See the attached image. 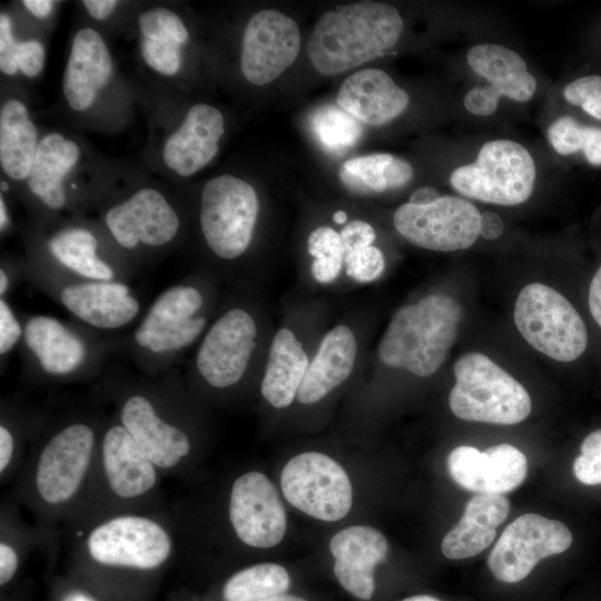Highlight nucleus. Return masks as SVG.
Segmentation results:
<instances>
[{
  "label": "nucleus",
  "instance_id": "obj_2",
  "mask_svg": "<svg viewBox=\"0 0 601 601\" xmlns=\"http://www.w3.org/2000/svg\"><path fill=\"white\" fill-rule=\"evenodd\" d=\"M461 318L460 303L442 294L401 307L378 343L380 361L416 376H431L453 346Z\"/></svg>",
  "mask_w": 601,
  "mask_h": 601
},
{
  "label": "nucleus",
  "instance_id": "obj_36",
  "mask_svg": "<svg viewBox=\"0 0 601 601\" xmlns=\"http://www.w3.org/2000/svg\"><path fill=\"white\" fill-rule=\"evenodd\" d=\"M313 128L321 142L332 150L352 147L362 135L357 120L333 106L323 107L315 114Z\"/></svg>",
  "mask_w": 601,
  "mask_h": 601
},
{
  "label": "nucleus",
  "instance_id": "obj_38",
  "mask_svg": "<svg viewBox=\"0 0 601 601\" xmlns=\"http://www.w3.org/2000/svg\"><path fill=\"white\" fill-rule=\"evenodd\" d=\"M574 460L573 472L578 481L588 485L601 484V430L588 434Z\"/></svg>",
  "mask_w": 601,
  "mask_h": 601
},
{
  "label": "nucleus",
  "instance_id": "obj_37",
  "mask_svg": "<svg viewBox=\"0 0 601 601\" xmlns=\"http://www.w3.org/2000/svg\"><path fill=\"white\" fill-rule=\"evenodd\" d=\"M138 22L145 39L168 41L180 47L188 41L189 35L183 20L168 9L145 11Z\"/></svg>",
  "mask_w": 601,
  "mask_h": 601
},
{
  "label": "nucleus",
  "instance_id": "obj_62",
  "mask_svg": "<svg viewBox=\"0 0 601 601\" xmlns=\"http://www.w3.org/2000/svg\"><path fill=\"white\" fill-rule=\"evenodd\" d=\"M402 601H441L435 597L427 595V594H420V595H412L408 597Z\"/></svg>",
  "mask_w": 601,
  "mask_h": 601
},
{
  "label": "nucleus",
  "instance_id": "obj_10",
  "mask_svg": "<svg viewBox=\"0 0 601 601\" xmlns=\"http://www.w3.org/2000/svg\"><path fill=\"white\" fill-rule=\"evenodd\" d=\"M571 543L572 533L565 524L526 513L504 529L487 565L497 580L515 583L525 579L540 560L564 552Z\"/></svg>",
  "mask_w": 601,
  "mask_h": 601
},
{
  "label": "nucleus",
  "instance_id": "obj_4",
  "mask_svg": "<svg viewBox=\"0 0 601 601\" xmlns=\"http://www.w3.org/2000/svg\"><path fill=\"white\" fill-rule=\"evenodd\" d=\"M514 322L531 346L555 361H574L587 349L582 317L562 294L544 284L532 283L520 292Z\"/></svg>",
  "mask_w": 601,
  "mask_h": 601
},
{
  "label": "nucleus",
  "instance_id": "obj_57",
  "mask_svg": "<svg viewBox=\"0 0 601 601\" xmlns=\"http://www.w3.org/2000/svg\"><path fill=\"white\" fill-rule=\"evenodd\" d=\"M581 108L588 115L601 120V96L585 102Z\"/></svg>",
  "mask_w": 601,
  "mask_h": 601
},
{
  "label": "nucleus",
  "instance_id": "obj_64",
  "mask_svg": "<svg viewBox=\"0 0 601 601\" xmlns=\"http://www.w3.org/2000/svg\"><path fill=\"white\" fill-rule=\"evenodd\" d=\"M8 189V185L6 181H1V191H6Z\"/></svg>",
  "mask_w": 601,
  "mask_h": 601
},
{
  "label": "nucleus",
  "instance_id": "obj_16",
  "mask_svg": "<svg viewBox=\"0 0 601 601\" xmlns=\"http://www.w3.org/2000/svg\"><path fill=\"white\" fill-rule=\"evenodd\" d=\"M452 479L477 494H504L522 484L528 472L525 455L511 444L493 445L485 451L462 445L447 457Z\"/></svg>",
  "mask_w": 601,
  "mask_h": 601
},
{
  "label": "nucleus",
  "instance_id": "obj_25",
  "mask_svg": "<svg viewBox=\"0 0 601 601\" xmlns=\"http://www.w3.org/2000/svg\"><path fill=\"white\" fill-rule=\"evenodd\" d=\"M510 511L502 494H476L469 500L459 523L444 536L441 550L451 560L472 558L495 539L496 528Z\"/></svg>",
  "mask_w": 601,
  "mask_h": 601
},
{
  "label": "nucleus",
  "instance_id": "obj_6",
  "mask_svg": "<svg viewBox=\"0 0 601 601\" xmlns=\"http://www.w3.org/2000/svg\"><path fill=\"white\" fill-rule=\"evenodd\" d=\"M258 211L249 183L233 175L209 179L200 196L199 221L211 252L227 260L242 256L252 242Z\"/></svg>",
  "mask_w": 601,
  "mask_h": 601
},
{
  "label": "nucleus",
  "instance_id": "obj_29",
  "mask_svg": "<svg viewBox=\"0 0 601 601\" xmlns=\"http://www.w3.org/2000/svg\"><path fill=\"white\" fill-rule=\"evenodd\" d=\"M79 147L59 134H49L38 144L28 186L32 194L52 209L66 203L63 179L79 159Z\"/></svg>",
  "mask_w": 601,
  "mask_h": 601
},
{
  "label": "nucleus",
  "instance_id": "obj_47",
  "mask_svg": "<svg viewBox=\"0 0 601 601\" xmlns=\"http://www.w3.org/2000/svg\"><path fill=\"white\" fill-rule=\"evenodd\" d=\"M46 52L42 45L37 40L19 42L17 51V65L28 77L37 76L45 62Z\"/></svg>",
  "mask_w": 601,
  "mask_h": 601
},
{
  "label": "nucleus",
  "instance_id": "obj_9",
  "mask_svg": "<svg viewBox=\"0 0 601 601\" xmlns=\"http://www.w3.org/2000/svg\"><path fill=\"white\" fill-rule=\"evenodd\" d=\"M87 550L99 564L151 570L167 561L173 540L155 520L122 515L96 526L88 535Z\"/></svg>",
  "mask_w": 601,
  "mask_h": 601
},
{
  "label": "nucleus",
  "instance_id": "obj_23",
  "mask_svg": "<svg viewBox=\"0 0 601 601\" xmlns=\"http://www.w3.org/2000/svg\"><path fill=\"white\" fill-rule=\"evenodd\" d=\"M101 456L107 483L117 496L138 497L156 485L157 467L121 424L112 425L106 431Z\"/></svg>",
  "mask_w": 601,
  "mask_h": 601
},
{
  "label": "nucleus",
  "instance_id": "obj_22",
  "mask_svg": "<svg viewBox=\"0 0 601 601\" xmlns=\"http://www.w3.org/2000/svg\"><path fill=\"white\" fill-rule=\"evenodd\" d=\"M112 72L111 58L101 36L91 28L79 30L63 75V95L77 111L89 108Z\"/></svg>",
  "mask_w": 601,
  "mask_h": 601
},
{
  "label": "nucleus",
  "instance_id": "obj_63",
  "mask_svg": "<svg viewBox=\"0 0 601 601\" xmlns=\"http://www.w3.org/2000/svg\"><path fill=\"white\" fill-rule=\"evenodd\" d=\"M333 220L338 225H343L347 220V214L344 210H337L333 215Z\"/></svg>",
  "mask_w": 601,
  "mask_h": 601
},
{
  "label": "nucleus",
  "instance_id": "obj_58",
  "mask_svg": "<svg viewBox=\"0 0 601 601\" xmlns=\"http://www.w3.org/2000/svg\"><path fill=\"white\" fill-rule=\"evenodd\" d=\"M62 601H96L93 600L92 598H90L89 595L85 594V593H81L79 591H72V592H69L63 599Z\"/></svg>",
  "mask_w": 601,
  "mask_h": 601
},
{
  "label": "nucleus",
  "instance_id": "obj_42",
  "mask_svg": "<svg viewBox=\"0 0 601 601\" xmlns=\"http://www.w3.org/2000/svg\"><path fill=\"white\" fill-rule=\"evenodd\" d=\"M344 256L372 246L376 238L375 230L371 224L361 219L347 223L339 233Z\"/></svg>",
  "mask_w": 601,
  "mask_h": 601
},
{
  "label": "nucleus",
  "instance_id": "obj_48",
  "mask_svg": "<svg viewBox=\"0 0 601 601\" xmlns=\"http://www.w3.org/2000/svg\"><path fill=\"white\" fill-rule=\"evenodd\" d=\"M413 168L405 159L393 157L386 169L387 189L405 186L413 177Z\"/></svg>",
  "mask_w": 601,
  "mask_h": 601
},
{
  "label": "nucleus",
  "instance_id": "obj_45",
  "mask_svg": "<svg viewBox=\"0 0 601 601\" xmlns=\"http://www.w3.org/2000/svg\"><path fill=\"white\" fill-rule=\"evenodd\" d=\"M568 102L582 107L585 102L601 96V76H584L570 82L563 90Z\"/></svg>",
  "mask_w": 601,
  "mask_h": 601
},
{
  "label": "nucleus",
  "instance_id": "obj_50",
  "mask_svg": "<svg viewBox=\"0 0 601 601\" xmlns=\"http://www.w3.org/2000/svg\"><path fill=\"white\" fill-rule=\"evenodd\" d=\"M583 154L591 165H601V128L588 126L587 142Z\"/></svg>",
  "mask_w": 601,
  "mask_h": 601
},
{
  "label": "nucleus",
  "instance_id": "obj_26",
  "mask_svg": "<svg viewBox=\"0 0 601 601\" xmlns=\"http://www.w3.org/2000/svg\"><path fill=\"white\" fill-rule=\"evenodd\" d=\"M23 339L40 367L53 376L75 372L87 356L83 341L52 316L30 317L23 328Z\"/></svg>",
  "mask_w": 601,
  "mask_h": 601
},
{
  "label": "nucleus",
  "instance_id": "obj_31",
  "mask_svg": "<svg viewBox=\"0 0 601 601\" xmlns=\"http://www.w3.org/2000/svg\"><path fill=\"white\" fill-rule=\"evenodd\" d=\"M48 248L62 266L87 280L115 277L111 266L98 257L96 237L87 229H65L48 242Z\"/></svg>",
  "mask_w": 601,
  "mask_h": 601
},
{
  "label": "nucleus",
  "instance_id": "obj_39",
  "mask_svg": "<svg viewBox=\"0 0 601 601\" xmlns=\"http://www.w3.org/2000/svg\"><path fill=\"white\" fill-rule=\"evenodd\" d=\"M344 263L346 275L358 283L374 282L385 268L383 253L373 245L345 255Z\"/></svg>",
  "mask_w": 601,
  "mask_h": 601
},
{
  "label": "nucleus",
  "instance_id": "obj_24",
  "mask_svg": "<svg viewBox=\"0 0 601 601\" xmlns=\"http://www.w3.org/2000/svg\"><path fill=\"white\" fill-rule=\"evenodd\" d=\"M357 355V342L346 325H337L322 338L309 362L297 393L302 404H314L326 397L352 374Z\"/></svg>",
  "mask_w": 601,
  "mask_h": 601
},
{
  "label": "nucleus",
  "instance_id": "obj_41",
  "mask_svg": "<svg viewBox=\"0 0 601 601\" xmlns=\"http://www.w3.org/2000/svg\"><path fill=\"white\" fill-rule=\"evenodd\" d=\"M141 53L146 63L165 76H174L181 66L180 46L142 38Z\"/></svg>",
  "mask_w": 601,
  "mask_h": 601
},
{
  "label": "nucleus",
  "instance_id": "obj_3",
  "mask_svg": "<svg viewBox=\"0 0 601 601\" xmlns=\"http://www.w3.org/2000/svg\"><path fill=\"white\" fill-rule=\"evenodd\" d=\"M455 385L450 408L465 421L512 425L525 420L532 407L528 391L482 353H467L454 365Z\"/></svg>",
  "mask_w": 601,
  "mask_h": 601
},
{
  "label": "nucleus",
  "instance_id": "obj_30",
  "mask_svg": "<svg viewBox=\"0 0 601 601\" xmlns=\"http://www.w3.org/2000/svg\"><path fill=\"white\" fill-rule=\"evenodd\" d=\"M37 129L26 106L8 100L0 112V162L12 179L28 178L38 147Z\"/></svg>",
  "mask_w": 601,
  "mask_h": 601
},
{
  "label": "nucleus",
  "instance_id": "obj_46",
  "mask_svg": "<svg viewBox=\"0 0 601 601\" xmlns=\"http://www.w3.org/2000/svg\"><path fill=\"white\" fill-rule=\"evenodd\" d=\"M500 98L490 86H475L464 97V106L473 115L490 116L496 110Z\"/></svg>",
  "mask_w": 601,
  "mask_h": 601
},
{
  "label": "nucleus",
  "instance_id": "obj_34",
  "mask_svg": "<svg viewBox=\"0 0 601 601\" xmlns=\"http://www.w3.org/2000/svg\"><path fill=\"white\" fill-rule=\"evenodd\" d=\"M307 250L314 258L311 273L321 284L334 282L344 263V248L339 233L328 226H319L307 238Z\"/></svg>",
  "mask_w": 601,
  "mask_h": 601
},
{
  "label": "nucleus",
  "instance_id": "obj_43",
  "mask_svg": "<svg viewBox=\"0 0 601 601\" xmlns=\"http://www.w3.org/2000/svg\"><path fill=\"white\" fill-rule=\"evenodd\" d=\"M11 32V21L8 14H0V70L9 76L17 73V51L19 47Z\"/></svg>",
  "mask_w": 601,
  "mask_h": 601
},
{
  "label": "nucleus",
  "instance_id": "obj_33",
  "mask_svg": "<svg viewBox=\"0 0 601 601\" xmlns=\"http://www.w3.org/2000/svg\"><path fill=\"white\" fill-rule=\"evenodd\" d=\"M290 584L286 569L276 563H259L245 568L225 583V601H263L283 594Z\"/></svg>",
  "mask_w": 601,
  "mask_h": 601
},
{
  "label": "nucleus",
  "instance_id": "obj_60",
  "mask_svg": "<svg viewBox=\"0 0 601 601\" xmlns=\"http://www.w3.org/2000/svg\"><path fill=\"white\" fill-rule=\"evenodd\" d=\"M8 224L7 208L4 205L3 197H0V228L3 230Z\"/></svg>",
  "mask_w": 601,
  "mask_h": 601
},
{
  "label": "nucleus",
  "instance_id": "obj_53",
  "mask_svg": "<svg viewBox=\"0 0 601 601\" xmlns=\"http://www.w3.org/2000/svg\"><path fill=\"white\" fill-rule=\"evenodd\" d=\"M14 441L10 430L1 424L0 426V473L8 469L13 456Z\"/></svg>",
  "mask_w": 601,
  "mask_h": 601
},
{
  "label": "nucleus",
  "instance_id": "obj_54",
  "mask_svg": "<svg viewBox=\"0 0 601 601\" xmlns=\"http://www.w3.org/2000/svg\"><path fill=\"white\" fill-rule=\"evenodd\" d=\"M89 14L97 19H106L115 9L118 1L115 0H86L82 2Z\"/></svg>",
  "mask_w": 601,
  "mask_h": 601
},
{
  "label": "nucleus",
  "instance_id": "obj_56",
  "mask_svg": "<svg viewBox=\"0 0 601 601\" xmlns=\"http://www.w3.org/2000/svg\"><path fill=\"white\" fill-rule=\"evenodd\" d=\"M22 4L36 17L45 18L49 16L53 1L49 0H23Z\"/></svg>",
  "mask_w": 601,
  "mask_h": 601
},
{
  "label": "nucleus",
  "instance_id": "obj_15",
  "mask_svg": "<svg viewBox=\"0 0 601 601\" xmlns=\"http://www.w3.org/2000/svg\"><path fill=\"white\" fill-rule=\"evenodd\" d=\"M228 512L236 535L252 548H273L285 535L284 505L272 481L260 472L250 471L234 481Z\"/></svg>",
  "mask_w": 601,
  "mask_h": 601
},
{
  "label": "nucleus",
  "instance_id": "obj_28",
  "mask_svg": "<svg viewBox=\"0 0 601 601\" xmlns=\"http://www.w3.org/2000/svg\"><path fill=\"white\" fill-rule=\"evenodd\" d=\"M466 60L471 69L486 79L500 97L520 102L534 95L536 81L526 63L515 51L500 45L483 43L472 47Z\"/></svg>",
  "mask_w": 601,
  "mask_h": 601
},
{
  "label": "nucleus",
  "instance_id": "obj_55",
  "mask_svg": "<svg viewBox=\"0 0 601 601\" xmlns=\"http://www.w3.org/2000/svg\"><path fill=\"white\" fill-rule=\"evenodd\" d=\"M440 197L441 195L435 188L422 187L411 195L408 203L415 205H426L436 200Z\"/></svg>",
  "mask_w": 601,
  "mask_h": 601
},
{
  "label": "nucleus",
  "instance_id": "obj_35",
  "mask_svg": "<svg viewBox=\"0 0 601 601\" xmlns=\"http://www.w3.org/2000/svg\"><path fill=\"white\" fill-rule=\"evenodd\" d=\"M393 155L376 152L351 158L341 167L339 177L352 191L383 193L387 189L386 169Z\"/></svg>",
  "mask_w": 601,
  "mask_h": 601
},
{
  "label": "nucleus",
  "instance_id": "obj_17",
  "mask_svg": "<svg viewBox=\"0 0 601 601\" xmlns=\"http://www.w3.org/2000/svg\"><path fill=\"white\" fill-rule=\"evenodd\" d=\"M108 229L124 248L142 243L162 246L171 242L179 229V218L167 199L156 189L144 188L127 200L111 207L105 217Z\"/></svg>",
  "mask_w": 601,
  "mask_h": 601
},
{
  "label": "nucleus",
  "instance_id": "obj_51",
  "mask_svg": "<svg viewBox=\"0 0 601 601\" xmlns=\"http://www.w3.org/2000/svg\"><path fill=\"white\" fill-rule=\"evenodd\" d=\"M504 226L501 217L492 211L481 214L480 235L486 239H496L503 233Z\"/></svg>",
  "mask_w": 601,
  "mask_h": 601
},
{
  "label": "nucleus",
  "instance_id": "obj_12",
  "mask_svg": "<svg viewBox=\"0 0 601 601\" xmlns=\"http://www.w3.org/2000/svg\"><path fill=\"white\" fill-rule=\"evenodd\" d=\"M299 50L300 32L293 18L273 9L258 11L243 33L242 72L255 86L267 85L294 63Z\"/></svg>",
  "mask_w": 601,
  "mask_h": 601
},
{
  "label": "nucleus",
  "instance_id": "obj_13",
  "mask_svg": "<svg viewBox=\"0 0 601 601\" xmlns=\"http://www.w3.org/2000/svg\"><path fill=\"white\" fill-rule=\"evenodd\" d=\"M253 316L235 307L219 316L206 332L196 355V367L216 388L235 385L244 376L256 346Z\"/></svg>",
  "mask_w": 601,
  "mask_h": 601
},
{
  "label": "nucleus",
  "instance_id": "obj_18",
  "mask_svg": "<svg viewBox=\"0 0 601 601\" xmlns=\"http://www.w3.org/2000/svg\"><path fill=\"white\" fill-rule=\"evenodd\" d=\"M120 424L140 451L159 469H171L190 451L187 434L165 421L144 395L126 398L120 408Z\"/></svg>",
  "mask_w": 601,
  "mask_h": 601
},
{
  "label": "nucleus",
  "instance_id": "obj_52",
  "mask_svg": "<svg viewBox=\"0 0 601 601\" xmlns=\"http://www.w3.org/2000/svg\"><path fill=\"white\" fill-rule=\"evenodd\" d=\"M588 303L592 317L601 328V266L591 280Z\"/></svg>",
  "mask_w": 601,
  "mask_h": 601
},
{
  "label": "nucleus",
  "instance_id": "obj_21",
  "mask_svg": "<svg viewBox=\"0 0 601 601\" xmlns=\"http://www.w3.org/2000/svg\"><path fill=\"white\" fill-rule=\"evenodd\" d=\"M408 102V93L396 86L388 73L376 68L361 69L347 77L336 96L339 108L370 126L390 122Z\"/></svg>",
  "mask_w": 601,
  "mask_h": 601
},
{
  "label": "nucleus",
  "instance_id": "obj_1",
  "mask_svg": "<svg viewBox=\"0 0 601 601\" xmlns=\"http://www.w3.org/2000/svg\"><path fill=\"white\" fill-rule=\"evenodd\" d=\"M403 20L392 4L363 1L324 12L307 42L313 68L334 76L374 60L398 41Z\"/></svg>",
  "mask_w": 601,
  "mask_h": 601
},
{
  "label": "nucleus",
  "instance_id": "obj_40",
  "mask_svg": "<svg viewBox=\"0 0 601 601\" xmlns=\"http://www.w3.org/2000/svg\"><path fill=\"white\" fill-rule=\"evenodd\" d=\"M588 126L580 125L570 116L556 119L550 127L549 140L556 152L566 156L582 150L587 142Z\"/></svg>",
  "mask_w": 601,
  "mask_h": 601
},
{
  "label": "nucleus",
  "instance_id": "obj_32",
  "mask_svg": "<svg viewBox=\"0 0 601 601\" xmlns=\"http://www.w3.org/2000/svg\"><path fill=\"white\" fill-rule=\"evenodd\" d=\"M329 550L335 559L334 566L374 574L375 566L387 556L388 544L378 530L354 525L335 533Z\"/></svg>",
  "mask_w": 601,
  "mask_h": 601
},
{
  "label": "nucleus",
  "instance_id": "obj_27",
  "mask_svg": "<svg viewBox=\"0 0 601 601\" xmlns=\"http://www.w3.org/2000/svg\"><path fill=\"white\" fill-rule=\"evenodd\" d=\"M308 364L296 335L289 328H279L272 341L260 384L263 397L276 408L289 406L297 397Z\"/></svg>",
  "mask_w": 601,
  "mask_h": 601
},
{
  "label": "nucleus",
  "instance_id": "obj_19",
  "mask_svg": "<svg viewBox=\"0 0 601 601\" xmlns=\"http://www.w3.org/2000/svg\"><path fill=\"white\" fill-rule=\"evenodd\" d=\"M60 303L75 317L99 329H117L129 324L140 305L128 285L114 280H86L66 285Z\"/></svg>",
  "mask_w": 601,
  "mask_h": 601
},
{
  "label": "nucleus",
  "instance_id": "obj_7",
  "mask_svg": "<svg viewBox=\"0 0 601 601\" xmlns=\"http://www.w3.org/2000/svg\"><path fill=\"white\" fill-rule=\"evenodd\" d=\"M280 485L293 506L322 521H338L352 508L353 491L347 473L319 452H305L290 459L282 471Z\"/></svg>",
  "mask_w": 601,
  "mask_h": 601
},
{
  "label": "nucleus",
  "instance_id": "obj_61",
  "mask_svg": "<svg viewBox=\"0 0 601 601\" xmlns=\"http://www.w3.org/2000/svg\"><path fill=\"white\" fill-rule=\"evenodd\" d=\"M8 286H9V277L7 275V273L1 269L0 270V294L1 296L3 294H6L7 289H8Z\"/></svg>",
  "mask_w": 601,
  "mask_h": 601
},
{
  "label": "nucleus",
  "instance_id": "obj_14",
  "mask_svg": "<svg viewBox=\"0 0 601 601\" xmlns=\"http://www.w3.org/2000/svg\"><path fill=\"white\" fill-rule=\"evenodd\" d=\"M203 303L201 293L191 285H176L164 290L136 328V343L154 354L186 348L206 326V318L196 315Z\"/></svg>",
  "mask_w": 601,
  "mask_h": 601
},
{
  "label": "nucleus",
  "instance_id": "obj_44",
  "mask_svg": "<svg viewBox=\"0 0 601 601\" xmlns=\"http://www.w3.org/2000/svg\"><path fill=\"white\" fill-rule=\"evenodd\" d=\"M23 335V329L8 302L0 299V353H9Z\"/></svg>",
  "mask_w": 601,
  "mask_h": 601
},
{
  "label": "nucleus",
  "instance_id": "obj_5",
  "mask_svg": "<svg viewBox=\"0 0 601 601\" xmlns=\"http://www.w3.org/2000/svg\"><path fill=\"white\" fill-rule=\"evenodd\" d=\"M534 181L532 156L521 144L509 139L484 144L474 164L461 166L450 176L451 186L461 195L504 206L528 200Z\"/></svg>",
  "mask_w": 601,
  "mask_h": 601
},
{
  "label": "nucleus",
  "instance_id": "obj_20",
  "mask_svg": "<svg viewBox=\"0 0 601 601\" xmlns=\"http://www.w3.org/2000/svg\"><path fill=\"white\" fill-rule=\"evenodd\" d=\"M224 131V117L217 108L207 104L193 106L165 142V164L183 177L195 174L215 158Z\"/></svg>",
  "mask_w": 601,
  "mask_h": 601
},
{
  "label": "nucleus",
  "instance_id": "obj_49",
  "mask_svg": "<svg viewBox=\"0 0 601 601\" xmlns=\"http://www.w3.org/2000/svg\"><path fill=\"white\" fill-rule=\"evenodd\" d=\"M18 568L16 550L6 542L0 543V584L8 583Z\"/></svg>",
  "mask_w": 601,
  "mask_h": 601
},
{
  "label": "nucleus",
  "instance_id": "obj_8",
  "mask_svg": "<svg viewBox=\"0 0 601 601\" xmlns=\"http://www.w3.org/2000/svg\"><path fill=\"white\" fill-rule=\"evenodd\" d=\"M481 214L469 200L441 196L426 205L406 203L394 213L393 223L411 244L436 252L471 247L480 235Z\"/></svg>",
  "mask_w": 601,
  "mask_h": 601
},
{
  "label": "nucleus",
  "instance_id": "obj_11",
  "mask_svg": "<svg viewBox=\"0 0 601 601\" xmlns=\"http://www.w3.org/2000/svg\"><path fill=\"white\" fill-rule=\"evenodd\" d=\"M95 432L85 423H72L49 439L36 466L35 484L50 505L67 503L78 492L91 463Z\"/></svg>",
  "mask_w": 601,
  "mask_h": 601
},
{
  "label": "nucleus",
  "instance_id": "obj_59",
  "mask_svg": "<svg viewBox=\"0 0 601 601\" xmlns=\"http://www.w3.org/2000/svg\"><path fill=\"white\" fill-rule=\"evenodd\" d=\"M263 601H306V600L303 599V598L293 595V594L283 593V594L275 595V597H272V598L263 600Z\"/></svg>",
  "mask_w": 601,
  "mask_h": 601
}]
</instances>
